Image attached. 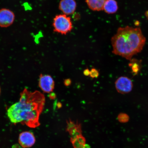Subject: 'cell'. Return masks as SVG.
<instances>
[{
    "label": "cell",
    "mask_w": 148,
    "mask_h": 148,
    "mask_svg": "<svg viewBox=\"0 0 148 148\" xmlns=\"http://www.w3.org/2000/svg\"><path fill=\"white\" fill-rule=\"evenodd\" d=\"M53 25L54 32L66 35L73 28L71 18L64 14L56 16L53 20Z\"/></svg>",
    "instance_id": "4"
},
{
    "label": "cell",
    "mask_w": 148,
    "mask_h": 148,
    "mask_svg": "<svg viewBox=\"0 0 148 148\" xmlns=\"http://www.w3.org/2000/svg\"><path fill=\"white\" fill-rule=\"evenodd\" d=\"M38 85L42 91L46 93H50L54 89L55 82L51 76L41 74L40 76Z\"/></svg>",
    "instance_id": "7"
},
{
    "label": "cell",
    "mask_w": 148,
    "mask_h": 148,
    "mask_svg": "<svg viewBox=\"0 0 148 148\" xmlns=\"http://www.w3.org/2000/svg\"><path fill=\"white\" fill-rule=\"evenodd\" d=\"M111 42L113 53L131 60L143 49L146 38L140 28L127 26L118 28Z\"/></svg>",
    "instance_id": "2"
},
{
    "label": "cell",
    "mask_w": 148,
    "mask_h": 148,
    "mask_svg": "<svg viewBox=\"0 0 148 148\" xmlns=\"http://www.w3.org/2000/svg\"><path fill=\"white\" fill-rule=\"evenodd\" d=\"M71 81L70 79H66L64 81V84L66 86H69L71 84Z\"/></svg>",
    "instance_id": "15"
},
{
    "label": "cell",
    "mask_w": 148,
    "mask_h": 148,
    "mask_svg": "<svg viewBox=\"0 0 148 148\" xmlns=\"http://www.w3.org/2000/svg\"><path fill=\"white\" fill-rule=\"evenodd\" d=\"M19 101L9 107L7 114L13 123H21L31 128L40 125V116L43 110L45 98L40 92L29 91L25 88Z\"/></svg>",
    "instance_id": "1"
},
{
    "label": "cell",
    "mask_w": 148,
    "mask_h": 148,
    "mask_svg": "<svg viewBox=\"0 0 148 148\" xmlns=\"http://www.w3.org/2000/svg\"><path fill=\"white\" fill-rule=\"evenodd\" d=\"M133 86L132 81L127 77H119L115 82L116 90L121 94L129 93L132 90Z\"/></svg>",
    "instance_id": "6"
},
{
    "label": "cell",
    "mask_w": 148,
    "mask_h": 148,
    "mask_svg": "<svg viewBox=\"0 0 148 148\" xmlns=\"http://www.w3.org/2000/svg\"><path fill=\"white\" fill-rule=\"evenodd\" d=\"M76 7L75 0H61L59 4V9L66 16L73 14Z\"/></svg>",
    "instance_id": "9"
},
{
    "label": "cell",
    "mask_w": 148,
    "mask_h": 148,
    "mask_svg": "<svg viewBox=\"0 0 148 148\" xmlns=\"http://www.w3.org/2000/svg\"><path fill=\"white\" fill-rule=\"evenodd\" d=\"M1 88H0V94H1Z\"/></svg>",
    "instance_id": "18"
},
{
    "label": "cell",
    "mask_w": 148,
    "mask_h": 148,
    "mask_svg": "<svg viewBox=\"0 0 148 148\" xmlns=\"http://www.w3.org/2000/svg\"><path fill=\"white\" fill-rule=\"evenodd\" d=\"M56 96L55 94L53 93H51L50 94L49 97L51 99H55Z\"/></svg>",
    "instance_id": "17"
},
{
    "label": "cell",
    "mask_w": 148,
    "mask_h": 148,
    "mask_svg": "<svg viewBox=\"0 0 148 148\" xmlns=\"http://www.w3.org/2000/svg\"><path fill=\"white\" fill-rule=\"evenodd\" d=\"M36 139L34 134L29 131H24L19 134L18 142L23 148L32 147L36 143Z\"/></svg>",
    "instance_id": "8"
},
{
    "label": "cell",
    "mask_w": 148,
    "mask_h": 148,
    "mask_svg": "<svg viewBox=\"0 0 148 148\" xmlns=\"http://www.w3.org/2000/svg\"><path fill=\"white\" fill-rule=\"evenodd\" d=\"M84 74L85 75L88 76L90 75V71L88 69L85 70L84 71Z\"/></svg>",
    "instance_id": "16"
},
{
    "label": "cell",
    "mask_w": 148,
    "mask_h": 148,
    "mask_svg": "<svg viewBox=\"0 0 148 148\" xmlns=\"http://www.w3.org/2000/svg\"><path fill=\"white\" fill-rule=\"evenodd\" d=\"M108 0H86L89 8L93 11L103 10V7Z\"/></svg>",
    "instance_id": "10"
},
{
    "label": "cell",
    "mask_w": 148,
    "mask_h": 148,
    "mask_svg": "<svg viewBox=\"0 0 148 148\" xmlns=\"http://www.w3.org/2000/svg\"><path fill=\"white\" fill-rule=\"evenodd\" d=\"M90 77L92 78H96L99 76V72L98 70L95 69V68H92L90 71Z\"/></svg>",
    "instance_id": "13"
},
{
    "label": "cell",
    "mask_w": 148,
    "mask_h": 148,
    "mask_svg": "<svg viewBox=\"0 0 148 148\" xmlns=\"http://www.w3.org/2000/svg\"><path fill=\"white\" fill-rule=\"evenodd\" d=\"M15 18L14 12L10 9L2 8L0 9V27H7L14 23Z\"/></svg>",
    "instance_id": "5"
},
{
    "label": "cell",
    "mask_w": 148,
    "mask_h": 148,
    "mask_svg": "<svg viewBox=\"0 0 148 148\" xmlns=\"http://www.w3.org/2000/svg\"><path fill=\"white\" fill-rule=\"evenodd\" d=\"M66 131L69 133L70 140L74 148H90L82 134V127L78 121L69 120L66 121Z\"/></svg>",
    "instance_id": "3"
},
{
    "label": "cell",
    "mask_w": 148,
    "mask_h": 148,
    "mask_svg": "<svg viewBox=\"0 0 148 148\" xmlns=\"http://www.w3.org/2000/svg\"><path fill=\"white\" fill-rule=\"evenodd\" d=\"M133 64H131V68H132V71L135 74H136L138 73L140 70L139 66L137 64L134 63Z\"/></svg>",
    "instance_id": "14"
},
{
    "label": "cell",
    "mask_w": 148,
    "mask_h": 148,
    "mask_svg": "<svg viewBox=\"0 0 148 148\" xmlns=\"http://www.w3.org/2000/svg\"><path fill=\"white\" fill-rule=\"evenodd\" d=\"M118 119L120 122L124 123V122H127L128 121L129 117L127 114L121 113L118 116Z\"/></svg>",
    "instance_id": "12"
},
{
    "label": "cell",
    "mask_w": 148,
    "mask_h": 148,
    "mask_svg": "<svg viewBox=\"0 0 148 148\" xmlns=\"http://www.w3.org/2000/svg\"><path fill=\"white\" fill-rule=\"evenodd\" d=\"M118 9L117 3L115 0H108L103 5V10L108 14L115 13Z\"/></svg>",
    "instance_id": "11"
}]
</instances>
